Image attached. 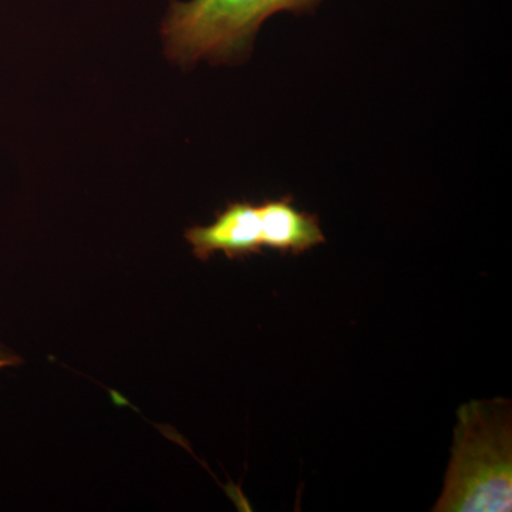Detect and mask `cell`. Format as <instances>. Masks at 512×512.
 Returning a JSON list of instances; mask_svg holds the SVG:
<instances>
[{
    "mask_svg": "<svg viewBox=\"0 0 512 512\" xmlns=\"http://www.w3.org/2000/svg\"><path fill=\"white\" fill-rule=\"evenodd\" d=\"M322 0H188L171 2L163 23L165 53L190 66L201 60L237 62L251 52L266 19L279 12L309 13Z\"/></svg>",
    "mask_w": 512,
    "mask_h": 512,
    "instance_id": "cell-2",
    "label": "cell"
},
{
    "mask_svg": "<svg viewBox=\"0 0 512 512\" xmlns=\"http://www.w3.org/2000/svg\"><path fill=\"white\" fill-rule=\"evenodd\" d=\"M507 402L460 409L446 487L436 511H511V413Z\"/></svg>",
    "mask_w": 512,
    "mask_h": 512,
    "instance_id": "cell-1",
    "label": "cell"
},
{
    "mask_svg": "<svg viewBox=\"0 0 512 512\" xmlns=\"http://www.w3.org/2000/svg\"><path fill=\"white\" fill-rule=\"evenodd\" d=\"M185 239L201 261H208L217 252L229 259L261 254L264 244L258 205L248 201L229 202L212 224L187 229Z\"/></svg>",
    "mask_w": 512,
    "mask_h": 512,
    "instance_id": "cell-3",
    "label": "cell"
},
{
    "mask_svg": "<svg viewBox=\"0 0 512 512\" xmlns=\"http://www.w3.org/2000/svg\"><path fill=\"white\" fill-rule=\"evenodd\" d=\"M258 210L264 248L301 255L326 242L318 215L296 208L291 195L266 200Z\"/></svg>",
    "mask_w": 512,
    "mask_h": 512,
    "instance_id": "cell-4",
    "label": "cell"
}]
</instances>
